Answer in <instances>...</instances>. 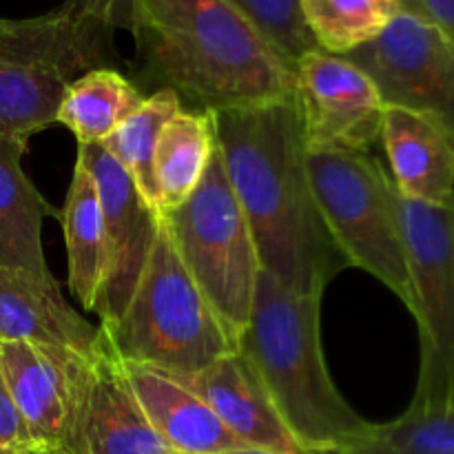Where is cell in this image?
Returning a JSON list of instances; mask_svg holds the SVG:
<instances>
[{"label":"cell","instance_id":"obj_5","mask_svg":"<svg viewBox=\"0 0 454 454\" xmlns=\"http://www.w3.org/2000/svg\"><path fill=\"white\" fill-rule=\"evenodd\" d=\"M100 341L124 364L184 380L238 350L224 324L182 264L160 217L153 251L115 322L100 324Z\"/></svg>","mask_w":454,"mask_h":454},{"label":"cell","instance_id":"obj_20","mask_svg":"<svg viewBox=\"0 0 454 454\" xmlns=\"http://www.w3.org/2000/svg\"><path fill=\"white\" fill-rule=\"evenodd\" d=\"M215 151L211 111L182 109L164 124L153 158L158 213L180 207L202 182Z\"/></svg>","mask_w":454,"mask_h":454},{"label":"cell","instance_id":"obj_13","mask_svg":"<svg viewBox=\"0 0 454 454\" xmlns=\"http://www.w3.org/2000/svg\"><path fill=\"white\" fill-rule=\"evenodd\" d=\"M180 381L207 402L244 446L279 454H309L288 430L260 372L239 348Z\"/></svg>","mask_w":454,"mask_h":454},{"label":"cell","instance_id":"obj_8","mask_svg":"<svg viewBox=\"0 0 454 454\" xmlns=\"http://www.w3.org/2000/svg\"><path fill=\"white\" fill-rule=\"evenodd\" d=\"M419 328V377L411 406L454 412V211L399 195Z\"/></svg>","mask_w":454,"mask_h":454},{"label":"cell","instance_id":"obj_6","mask_svg":"<svg viewBox=\"0 0 454 454\" xmlns=\"http://www.w3.org/2000/svg\"><path fill=\"white\" fill-rule=\"evenodd\" d=\"M310 191L346 264L362 269L415 310L397 189L384 164L357 151H306Z\"/></svg>","mask_w":454,"mask_h":454},{"label":"cell","instance_id":"obj_27","mask_svg":"<svg viewBox=\"0 0 454 454\" xmlns=\"http://www.w3.org/2000/svg\"><path fill=\"white\" fill-rule=\"evenodd\" d=\"M62 4L114 31H133V0H62Z\"/></svg>","mask_w":454,"mask_h":454},{"label":"cell","instance_id":"obj_21","mask_svg":"<svg viewBox=\"0 0 454 454\" xmlns=\"http://www.w3.org/2000/svg\"><path fill=\"white\" fill-rule=\"evenodd\" d=\"M145 98L120 69H93L67 87L56 122L69 129L78 145H102Z\"/></svg>","mask_w":454,"mask_h":454},{"label":"cell","instance_id":"obj_7","mask_svg":"<svg viewBox=\"0 0 454 454\" xmlns=\"http://www.w3.org/2000/svg\"><path fill=\"white\" fill-rule=\"evenodd\" d=\"M160 217L182 264L239 344L262 266L247 215L231 189L217 145L198 189L180 207Z\"/></svg>","mask_w":454,"mask_h":454},{"label":"cell","instance_id":"obj_18","mask_svg":"<svg viewBox=\"0 0 454 454\" xmlns=\"http://www.w3.org/2000/svg\"><path fill=\"white\" fill-rule=\"evenodd\" d=\"M22 155L0 146V269L56 282L43 253V222L58 211L22 171Z\"/></svg>","mask_w":454,"mask_h":454},{"label":"cell","instance_id":"obj_28","mask_svg":"<svg viewBox=\"0 0 454 454\" xmlns=\"http://www.w3.org/2000/svg\"><path fill=\"white\" fill-rule=\"evenodd\" d=\"M399 12L412 13L437 27L454 43V0H399Z\"/></svg>","mask_w":454,"mask_h":454},{"label":"cell","instance_id":"obj_23","mask_svg":"<svg viewBox=\"0 0 454 454\" xmlns=\"http://www.w3.org/2000/svg\"><path fill=\"white\" fill-rule=\"evenodd\" d=\"M300 7L317 47L346 56L388 27L399 0H300Z\"/></svg>","mask_w":454,"mask_h":454},{"label":"cell","instance_id":"obj_9","mask_svg":"<svg viewBox=\"0 0 454 454\" xmlns=\"http://www.w3.org/2000/svg\"><path fill=\"white\" fill-rule=\"evenodd\" d=\"M0 368L35 454H84L93 355L62 346L0 341Z\"/></svg>","mask_w":454,"mask_h":454},{"label":"cell","instance_id":"obj_25","mask_svg":"<svg viewBox=\"0 0 454 454\" xmlns=\"http://www.w3.org/2000/svg\"><path fill=\"white\" fill-rule=\"evenodd\" d=\"M372 433L402 454H454V412L408 406L388 424H372Z\"/></svg>","mask_w":454,"mask_h":454},{"label":"cell","instance_id":"obj_4","mask_svg":"<svg viewBox=\"0 0 454 454\" xmlns=\"http://www.w3.org/2000/svg\"><path fill=\"white\" fill-rule=\"evenodd\" d=\"M114 29L60 4L31 18H0V146L29 149L56 127L67 87L93 69H118Z\"/></svg>","mask_w":454,"mask_h":454},{"label":"cell","instance_id":"obj_10","mask_svg":"<svg viewBox=\"0 0 454 454\" xmlns=\"http://www.w3.org/2000/svg\"><path fill=\"white\" fill-rule=\"evenodd\" d=\"M344 58L371 75L386 106L428 114L454 133V43L437 27L397 12L375 40Z\"/></svg>","mask_w":454,"mask_h":454},{"label":"cell","instance_id":"obj_26","mask_svg":"<svg viewBox=\"0 0 454 454\" xmlns=\"http://www.w3.org/2000/svg\"><path fill=\"white\" fill-rule=\"evenodd\" d=\"M34 442L29 437L20 411L9 390L4 372L0 368V454H31Z\"/></svg>","mask_w":454,"mask_h":454},{"label":"cell","instance_id":"obj_22","mask_svg":"<svg viewBox=\"0 0 454 454\" xmlns=\"http://www.w3.org/2000/svg\"><path fill=\"white\" fill-rule=\"evenodd\" d=\"M184 109L182 100L171 89L149 93L140 109L133 111L105 142L106 151L122 164L142 198L158 211V189L153 177V158L164 124Z\"/></svg>","mask_w":454,"mask_h":454},{"label":"cell","instance_id":"obj_1","mask_svg":"<svg viewBox=\"0 0 454 454\" xmlns=\"http://www.w3.org/2000/svg\"><path fill=\"white\" fill-rule=\"evenodd\" d=\"M213 127L262 270L293 291L324 295L348 264L328 235L310 191L295 96L213 111Z\"/></svg>","mask_w":454,"mask_h":454},{"label":"cell","instance_id":"obj_14","mask_svg":"<svg viewBox=\"0 0 454 454\" xmlns=\"http://www.w3.org/2000/svg\"><path fill=\"white\" fill-rule=\"evenodd\" d=\"M380 142L402 198L428 207H454V133L442 120L386 106Z\"/></svg>","mask_w":454,"mask_h":454},{"label":"cell","instance_id":"obj_12","mask_svg":"<svg viewBox=\"0 0 454 454\" xmlns=\"http://www.w3.org/2000/svg\"><path fill=\"white\" fill-rule=\"evenodd\" d=\"M78 160L96 182L106 235V278L96 313L100 324L122 315L153 251L160 213L142 198L122 164L102 145H78Z\"/></svg>","mask_w":454,"mask_h":454},{"label":"cell","instance_id":"obj_2","mask_svg":"<svg viewBox=\"0 0 454 454\" xmlns=\"http://www.w3.org/2000/svg\"><path fill=\"white\" fill-rule=\"evenodd\" d=\"M131 34L142 78L176 91L193 111L295 93L293 67L226 0H133Z\"/></svg>","mask_w":454,"mask_h":454},{"label":"cell","instance_id":"obj_29","mask_svg":"<svg viewBox=\"0 0 454 454\" xmlns=\"http://www.w3.org/2000/svg\"><path fill=\"white\" fill-rule=\"evenodd\" d=\"M315 454H402V452H397L395 448H390L388 443L381 442L371 428V433L364 434V437L353 439V442H346L341 443V446L328 448V450L315 452Z\"/></svg>","mask_w":454,"mask_h":454},{"label":"cell","instance_id":"obj_17","mask_svg":"<svg viewBox=\"0 0 454 454\" xmlns=\"http://www.w3.org/2000/svg\"><path fill=\"white\" fill-rule=\"evenodd\" d=\"M0 341L62 346L93 355L98 328L65 300L58 282L0 269Z\"/></svg>","mask_w":454,"mask_h":454},{"label":"cell","instance_id":"obj_16","mask_svg":"<svg viewBox=\"0 0 454 454\" xmlns=\"http://www.w3.org/2000/svg\"><path fill=\"white\" fill-rule=\"evenodd\" d=\"M84 454H173L151 428L122 362L98 335L91 393L82 430Z\"/></svg>","mask_w":454,"mask_h":454},{"label":"cell","instance_id":"obj_3","mask_svg":"<svg viewBox=\"0 0 454 454\" xmlns=\"http://www.w3.org/2000/svg\"><path fill=\"white\" fill-rule=\"evenodd\" d=\"M238 348L273 397L288 430L309 454L371 433L337 390L322 348V295H304L260 270Z\"/></svg>","mask_w":454,"mask_h":454},{"label":"cell","instance_id":"obj_15","mask_svg":"<svg viewBox=\"0 0 454 454\" xmlns=\"http://www.w3.org/2000/svg\"><path fill=\"white\" fill-rule=\"evenodd\" d=\"M122 366L151 428L173 454H217L244 446L184 381L149 366Z\"/></svg>","mask_w":454,"mask_h":454},{"label":"cell","instance_id":"obj_32","mask_svg":"<svg viewBox=\"0 0 454 454\" xmlns=\"http://www.w3.org/2000/svg\"><path fill=\"white\" fill-rule=\"evenodd\" d=\"M452 211H454V207H452Z\"/></svg>","mask_w":454,"mask_h":454},{"label":"cell","instance_id":"obj_30","mask_svg":"<svg viewBox=\"0 0 454 454\" xmlns=\"http://www.w3.org/2000/svg\"><path fill=\"white\" fill-rule=\"evenodd\" d=\"M217 454H279V452L262 450V448H251V446H239V448H233V450H224Z\"/></svg>","mask_w":454,"mask_h":454},{"label":"cell","instance_id":"obj_11","mask_svg":"<svg viewBox=\"0 0 454 454\" xmlns=\"http://www.w3.org/2000/svg\"><path fill=\"white\" fill-rule=\"evenodd\" d=\"M293 74L306 151L368 153L380 142L386 105L366 71L348 58L313 49Z\"/></svg>","mask_w":454,"mask_h":454},{"label":"cell","instance_id":"obj_19","mask_svg":"<svg viewBox=\"0 0 454 454\" xmlns=\"http://www.w3.org/2000/svg\"><path fill=\"white\" fill-rule=\"evenodd\" d=\"M58 217L65 233L69 291L84 310L96 313L106 278V235L96 182L80 160H75L69 191Z\"/></svg>","mask_w":454,"mask_h":454},{"label":"cell","instance_id":"obj_24","mask_svg":"<svg viewBox=\"0 0 454 454\" xmlns=\"http://www.w3.org/2000/svg\"><path fill=\"white\" fill-rule=\"evenodd\" d=\"M295 69L304 53L319 49L301 16L300 0H226Z\"/></svg>","mask_w":454,"mask_h":454},{"label":"cell","instance_id":"obj_31","mask_svg":"<svg viewBox=\"0 0 454 454\" xmlns=\"http://www.w3.org/2000/svg\"><path fill=\"white\" fill-rule=\"evenodd\" d=\"M31 454H35V452H31Z\"/></svg>","mask_w":454,"mask_h":454}]
</instances>
